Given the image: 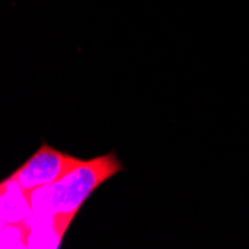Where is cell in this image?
Wrapping results in <instances>:
<instances>
[{
	"instance_id": "cell-1",
	"label": "cell",
	"mask_w": 249,
	"mask_h": 249,
	"mask_svg": "<svg viewBox=\"0 0 249 249\" xmlns=\"http://www.w3.org/2000/svg\"><path fill=\"white\" fill-rule=\"evenodd\" d=\"M123 169L115 154H107L88 161L66 173L50 187H43L32 194V209L37 215L54 216L71 224L85 200L105 180Z\"/></svg>"
},
{
	"instance_id": "cell-2",
	"label": "cell",
	"mask_w": 249,
	"mask_h": 249,
	"mask_svg": "<svg viewBox=\"0 0 249 249\" xmlns=\"http://www.w3.org/2000/svg\"><path fill=\"white\" fill-rule=\"evenodd\" d=\"M84 160L64 154L43 143L29 160L17 172L12 173L11 179L32 198V194L43 187H50L66 173L79 166Z\"/></svg>"
},
{
	"instance_id": "cell-3",
	"label": "cell",
	"mask_w": 249,
	"mask_h": 249,
	"mask_svg": "<svg viewBox=\"0 0 249 249\" xmlns=\"http://www.w3.org/2000/svg\"><path fill=\"white\" fill-rule=\"evenodd\" d=\"M32 201L18 184L9 178L2 184V225L26 224L32 216Z\"/></svg>"
}]
</instances>
